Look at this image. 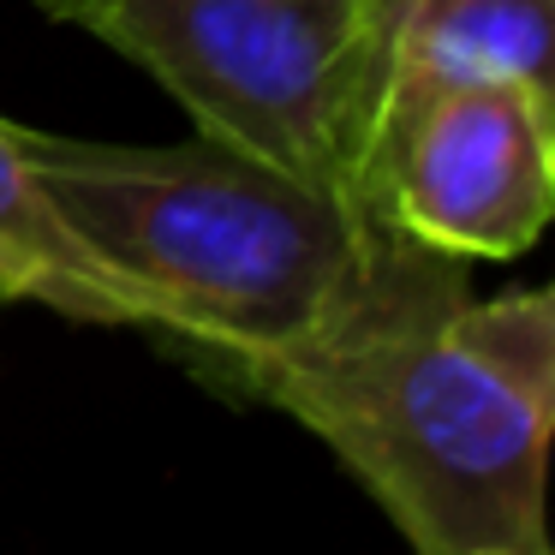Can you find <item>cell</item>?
<instances>
[{
  "instance_id": "cell-8",
  "label": "cell",
  "mask_w": 555,
  "mask_h": 555,
  "mask_svg": "<svg viewBox=\"0 0 555 555\" xmlns=\"http://www.w3.org/2000/svg\"><path fill=\"white\" fill-rule=\"evenodd\" d=\"M7 305H13V299H7V287H0V311H7Z\"/></svg>"
},
{
  "instance_id": "cell-5",
  "label": "cell",
  "mask_w": 555,
  "mask_h": 555,
  "mask_svg": "<svg viewBox=\"0 0 555 555\" xmlns=\"http://www.w3.org/2000/svg\"><path fill=\"white\" fill-rule=\"evenodd\" d=\"M478 85L555 96V0H400L371 144L424 102Z\"/></svg>"
},
{
  "instance_id": "cell-3",
  "label": "cell",
  "mask_w": 555,
  "mask_h": 555,
  "mask_svg": "<svg viewBox=\"0 0 555 555\" xmlns=\"http://www.w3.org/2000/svg\"><path fill=\"white\" fill-rule=\"evenodd\" d=\"M400 0H96L78 30L144 66L197 138L364 204Z\"/></svg>"
},
{
  "instance_id": "cell-6",
  "label": "cell",
  "mask_w": 555,
  "mask_h": 555,
  "mask_svg": "<svg viewBox=\"0 0 555 555\" xmlns=\"http://www.w3.org/2000/svg\"><path fill=\"white\" fill-rule=\"evenodd\" d=\"M0 287L7 299H37L78 323L150 328L144 299L61 228V216L25 168L13 120H0Z\"/></svg>"
},
{
  "instance_id": "cell-4",
  "label": "cell",
  "mask_w": 555,
  "mask_h": 555,
  "mask_svg": "<svg viewBox=\"0 0 555 555\" xmlns=\"http://www.w3.org/2000/svg\"><path fill=\"white\" fill-rule=\"evenodd\" d=\"M364 204L460 263L531 251L555 209V96L478 85L424 102L371 144Z\"/></svg>"
},
{
  "instance_id": "cell-1",
  "label": "cell",
  "mask_w": 555,
  "mask_h": 555,
  "mask_svg": "<svg viewBox=\"0 0 555 555\" xmlns=\"http://www.w3.org/2000/svg\"><path fill=\"white\" fill-rule=\"evenodd\" d=\"M228 383L299 418L412 555H550V287L472 299L460 257L395 228L335 323Z\"/></svg>"
},
{
  "instance_id": "cell-2",
  "label": "cell",
  "mask_w": 555,
  "mask_h": 555,
  "mask_svg": "<svg viewBox=\"0 0 555 555\" xmlns=\"http://www.w3.org/2000/svg\"><path fill=\"white\" fill-rule=\"evenodd\" d=\"M18 150L61 228L221 383L328 328L395 240L371 204L209 138L90 144L18 126Z\"/></svg>"
},
{
  "instance_id": "cell-7",
  "label": "cell",
  "mask_w": 555,
  "mask_h": 555,
  "mask_svg": "<svg viewBox=\"0 0 555 555\" xmlns=\"http://www.w3.org/2000/svg\"><path fill=\"white\" fill-rule=\"evenodd\" d=\"M37 7H42V18H54V25H78L96 0H37Z\"/></svg>"
}]
</instances>
